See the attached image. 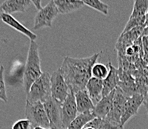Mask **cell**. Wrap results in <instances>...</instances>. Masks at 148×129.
Returning <instances> with one entry per match:
<instances>
[{
    "label": "cell",
    "instance_id": "1",
    "mask_svg": "<svg viewBox=\"0 0 148 129\" xmlns=\"http://www.w3.org/2000/svg\"><path fill=\"white\" fill-rule=\"evenodd\" d=\"M102 52L92 56L82 58L65 57L59 70L67 84L70 91L75 94L85 90L88 81L91 78V70Z\"/></svg>",
    "mask_w": 148,
    "mask_h": 129
},
{
    "label": "cell",
    "instance_id": "2",
    "mask_svg": "<svg viewBox=\"0 0 148 129\" xmlns=\"http://www.w3.org/2000/svg\"><path fill=\"white\" fill-rule=\"evenodd\" d=\"M42 73L38 46L34 40H31L23 75V86L26 94L29 93L33 83Z\"/></svg>",
    "mask_w": 148,
    "mask_h": 129
},
{
    "label": "cell",
    "instance_id": "3",
    "mask_svg": "<svg viewBox=\"0 0 148 129\" xmlns=\"http://www.w3.org/2000/svg\"><path fill=\"white\" fill-rule=\"evenodd\" d=\"M51 97V76L48 72H43L30 87L27 93L26 102L44 103Z\"/></svg>",
    "mask_w": 148,
    "mask_h": 129
},
{
    "label": "cell",
    "instance_id": "4",
    "mask_svg": "<svg viewBox=\"0 0 148 129\" xmlns=\"http://www.w3.org/2000/svg\"><path fill=\"white\" fill-rule=\"evenodd\" d=\"M25 116L32 124L33 127L50 128L49 121L47 117L44 106L41 102L29 103L25 107Z\"/></svg>",
    "mask_w": 148,
    "mask_h": 129
},
{
    "label": "cell",
    "instance_id": "5",
    "mask_svg": "<svg viewBox=\"0 0 148 129\" xmlns=\"http://www.w3.org/2000/svg\"><path fill=\"white\" fill-rule=\"evenodd\" d=\"M54 1H50L44 8L39 11L34 17L33 30H39L44 27L52 28L53 20L58 14Z\"/></svg>",
    "mask_w": 148,
    "mask_h": 129
},
{
    "label": "cell",
    "instance_id": "6",
    "mask_svg": "<svg viewBox=\"0 0 148 129\" xmlns=\"http://www.w3.org/2000/svg\"><path fill=\"white\" fill-rule=\"evenodd\" d=\"M70 93L67 84L59 69L51 75V97L58 102L63 103Z\"/></svg>",
    "mask_w": 148,
    "mask_h": 129
},
{
    "label": "cell",
    "instance_id": "7",
    "mask_svg": "<svg viewBox=\"0 0 148 129\" xmlns=\"http://www.w3.org/2000/svg\"><path fill=\"white\" fill-rule=\"evenodd\" d=\"M43 106L49 119L50 128L62 129V103L50 97L43 103Z\"/></svg>",
    "mask_w": 148,
    "mask_h": 129
},
{
    "label": "cell",
    "instance_id": "8",
    "mask_svg": "<svg viewBox=\"0 0 148 129\" xmlns=\"http://www.w3.org/2000/svg\"><path fill=\"white\" fill-rule=\"evenodd\" d=\"M129 98L130 97L121 88L117 87L114 90L112 108L106 119L117 123H121V118L123 113V107Z\"/></svg>",
    "mask_w": 148,
    "mask_h": 129
},
{
    "label": "cell",
    "instance_id": "9",
    "mask_svg": "<svg viewBox=\"0 0 148 129\" xmlns=\"http://www.w3.org/2000/svg\"><path fill=\"white\" fill-rule=\"evenodd\" d=\"M62 129H67L71 122L78 116L75 95L73 92L70 91L64 102L62 103Z\"/></svg>",
    "mask_w": 148,
    "mask_h": 129
},
{
    "label": "cell",
    "instance_id": "10",
    "mask_svg": "<svg viewBox=\"0 0 148 129\" xmlns=\"http://www.w3.org/2000/svg\"><path fill=\"white\" fill-rule=\"evenodd\" d=\"M144 102V96L136 93L130 97L123 107V113L121 118V124L122 126L128 122L130 119L138 113L140 106Z\"/></svg>",
    "mask_w": 148,
    "mask_h": 129
},
{
    "label": "cell",
    "instance_id": "11",
    "mask_svg": "<svg viewBox=\"0 0 148 129\" xmlns=\"http://www.w3.org/2000/svg\"><path fill=\"white\" fill-rule=\"evenodd\" d=\"M32 4L30 0H7L0 6V9L4 14L11 15L18 12H25Z\"/></svg>",
    "mask_w": 148,
    "mask_h": 129
},
{
    "label": "cell",
    "instance_id": "12",
    "mask_svg": "<svg viewBox=\"0 0 148 129\" xmlns=\"http://www.w3.org/2000/svg\"><path fill=\"white\" fill-rule=\"evenodd\" d=\"M108 66L109 69V72L107 77L104 80H103V97L106 96L113 90H115V88L118 86L120 81L119 76H118V70L112 66L111 61L108 62Z\"/></svg>",
    "mask_w": 148,
    "mask_h": 129
},
{
    "label": "cell",
    "instance_id": "13",
    "mask_svg": "<svg viewBox=\"0 0 148 129\" xmlns=\"http://www.w3.org/2000/svg\"><path fill=\"white\" fill-rule=\"evenodd\" d=\"M85 90L95 106L103 98V81L91 77L87 83Z\"/></svg>",
    "mask_w": 148,
    "mask_h": 129
},
{
    "label": "cell",
    "instance_id": "14",
    "mask_svg": "<svg viewBox=\"0 0 148 129\" xmlns=\"http://www.w3.org/2000/svg\"><path fill=\"white\" fill-rule=\"evenodd\" d=\"M0 20H2L3 23L7 24L8 26L13 28L14 29H15V30H16L19 32L24 34L27 38H29L30 40H34L35 41V40L38 38V36H37L36 34H34L32 31L28 29L27 28H25L23 24L20 23V22L17 21L11 15L2 13V14L0 15Z\"/></svg>",
    "mask_w": 148,
    "mask_h": 129
},
{
    "label": "cell",
    "instance_id": "15",
    "mask_svg": "<svg viewBox=\"0 0 148 129\" xmlns=\"http://www.w3.org/2000/svg\"><path fill=\"white\" fill-rule=\"evenodd\" d=\"M114 90L106 96L103 97L102 99L94 106L93 114L95 118L106 119L110 112L112 105V101L114 97Z\"/></svg>",
    "mask_w": 148,
    "mask_h": 129
},
{
    "label": "cell",
    "instance_id": "16",
    "mask_svg": "<svg viewBox=\"0 0 148 129\" xmlns=\"http://www.w3.org/2000/svg\"><path fill=\"white\" fill-rule=\"evenodd\" d=\"M75 99L79 113H84L87 112H93L94 109V104L90 99L86 90L78 91L75 94Z\"/></svg>",
    "mask_w": 148,
    "mask_h": 129
},
{
    "label": "cell",
    "instance_id": "17",
    "mask_svg": "<svg viewBox=\"0 0 148 129\" xmlns=\"http://www.w3.org/2000/svg\"><path fill=\"white\" fill-rule=\"evenodd\" d=\"M54 2L58 13L62 14H71L85 6L83 1L80 0H56Z\"/></svg>",
    "mask_w": 148,
    "mask_h": 129
},
{
    "label": "cell",
    "instance_id": "18",
    "mask_svg": "<svg viewBox=\"0 0 148 129\" xmlns=\"http://www.w3.org/2000/svg\"><path fill=\"white\" fill-rule=\"evenodd\" d=\"M95 119L93 112L79 113L77 117L73 120L67 129H82L87 124Z\"/></svg>",
    "mask_w": 148,
    "mask_h": 129
},
{
    "label": "cell",
    "instance_id": "19",
    "mask_svg": "<svg viewBox=\"0 0 148 129\" xmlns=\"http://www.w3.org/2000/svg\"><path fill=\"white\" fill-rule=\"evenodd\" d=\"M88 125L95 128L96 129H123L121 123L112 122L106 119L95 118L90 121Z\"/></svg>",
    "mask_w": 148,
    "mask_h": 129
},
{
    "label": "cell",
    "instance_id": "20",
    "mask_svg": "<svg viewBox=\"0 0 148 129\" xmlns=\"http://www.w3.org/2000/svg\"><path fill=\"white\" fill-rule=\"evenodd\" d=\"M148 11V0H136L130 19L145 16Z\"/></svg>",
    "mask_w": 148,
    "mask_h": 129
},
{
    "label": "cell",
    "instance_id": "21",
    "mask_svg": "<svg viewBox=\"0 0 148 129\" xmlns=\"http://www.w3.org/2000/svg\"><path fill=\"white\" fill-rule=\"evenodd\" d=\"M108 72H109V69L108 64L105 65L103 63H96L93 66L91 70V77L103 81L107 77Z\"/></svg>",
    "mask_w": 148,
    "mask_h": 129
},
{
    "label": "cell",
    "instance_id": "22",
    "mask_svg": "<svg viewBox=\"0 0 148 129\" xmlns=\"http://www.w3.org/2000/svg\"><path fill=\"white\" fill-rule=\"evenodd\" d=\"M132 75L136 84L148 87V70L146 69L134 70L132 72Z\"/></svg>",
    "mask_w": 148,
    "mask_h": 129
},
{
    "label": "cell",
    "instance_id": "23",
    "mask_svg": "<svg viewBox=\"0 0 148 129\" xmlns=\"http://www.w3.org/2000/svg\"><path fill=\"white\" fill-rule=\"evenodd\" d=\"M83 2L85 5H86L90 8H92L104 15L108 14V5L99 0H83Z\"/></svg>",
    "mask_w": 148,
    "mask_h": 129
},
{
    "label": "cell",
    "instance_id": "24",
    "mask_svg": "<svg viewBox=\"0 0 148 129\" xmlns=\"http://www.w3.org/2000/svg\"><path fill=\"white\" fill-rule=\"evenodd\" d=\"M145 25V16H141V17H136V18L129 19L127 25L125 26L124 30L123 31L122 34L127 33L130 30L135 29V28L139 27L141 25Z\"/></svg>",
    "mask_w": 148,
    "mask_h": 129
},
{
    "label": "cell",
    "instance_id": "25",
    "mask_svg": "<svg viewBox=\"0 0 148 129\" xmlns=\"http://www.w3.org/2000/svg\"><path fill=\"white\" fill-rule=\"evenodd\" d=\"M4 66L2 65L0 66V99L3 101L5 103L8 102V96L6 93L5 84L4 81Z\"/></svg>",
    "mask_w": 148,
    "mask_h": 129
},
{
    "label": "cell",
    "instance_id": "26",
    "mask_svg": "<svg viewBox=\"0 0 148 129\" xmlns=\"http://www.w3.org/2000/svg\"><path fill=\"white\" fill-rule=\"evenodd\" d=\"M32 124L27 119L17 120L12 126V129H32Z\"/></svg>",
    "mask_w": 148,
    "mask_h": 129
},
{
    "label": "cell",
    "instance_id": "27",
    "mask_svg": "<svg viewBox=\"0 0 148 129\" xmlns=\"http://www.w3.org/2000/svg\"><path fill=\"white\" fill-rule=\"evenodd\" d=\"M142 46L144 55H148V41L146 37H142Z\"/></svg>",
    "mask_w": 148,
    "mask_h": 129
},
{
    "label": "cell",
    "instance_id": "28",
    "mask_svg": "<svg viewBox=\"0 0 148 129\" xmlns=\"http://www.w3.org/2000/svg\"><path fill=\"white\" fill-rule=\"evenodd\" d=\"M32 4H34V6L36 7L37 10H38V11H40L43 8L41 7V1L40 0H32Z\"/></svg>",
    "mask_w": 148,
    "mask_h": 129
},
{
    "label": "cell",
    "instance_id": "29",
    "mask_svg": "<svg viewBox=\"0 0 148 129\" xmlns=\"http://www.w3.org/2000/svg\"><path fill=\"white\" fill-rule=\"evenodd\" d=\"M143 104H145V108L147 110V113L148 116V90L147 92V94L145 95V96L144 97V102H143Z\"/></svg>",
    "mask_w": 148,
    "mask_h": 129
},
{
    "label": "cell",
    "instance_id": "30",
    "mask_svg": "<svg viewBox=\"0 0 148 129\" xmlns=\"http://www.w3.org/2000/svg\"><path fill=\"white\" fill-rule=\"evenodd\" d=\"M145 25L148 26V11L145 15Z\"/></svg>",
    "mask_w": 148,
    "mask_h": 129
},
{
    "label": "cell",
    "instance_id": "31",
    "mask_svg": "<svg viewBox=\"0 0 148 129\" xmlns=\"http://www.w3.org/2000/svg\"><path fill=\"white\" fill-rule=\"evenodd\" d=\"M82 129H96V128H95L92 127V126H89V125H88V124H87L86 126H85V127H84Z\"/></svg>",
    "mask_w": 148,
    "mask_h": 129
},
{
    "label": "cell",
    "instance_id": "32",
    "mask_svg": "<svg viewBox=\"0 0 148 129\" xmlns=\"http://www.w3.org/2000/svg\"><path fill=\"white\" fill-rule=\"evenodd\" d=\"M34 129H52V128H41V127H34Z\"/></svg>",
    "mask_w": 148,
    "mask_h": 129
},
{
    "label": "cell",
    "instance_id": "33",
    "mask_svg": "<svg viewBox=\"0 0 148 129\" xmlns=\"http://www.w3.org/2000/svg\"><path fill=\"white\" fill-rule=\"evenodd\" d=\"M145 69H146V70H148V66H146V67H145Z\"/></svg>",
    "mask_w": 148,
    "mask_h": 129
},
{
    "label": "cell",
    "instance_id": "34",
    "mask_svg": "<svg viewBox=\"0 0 148 129\" xmlns=\"http://www.w3.org/2000/svg\"><path fill=\"white\" fill-rule=\"evenodd\" d=\"M2 14V11H1V9H0V15Z\"/></svg>",
    "mask_w": 148,
    "mask_h": 129
},
{
    "label": "cell",
    "instance_id": "35",
    "mask_svg": "<svg viewBox=\"0 0 148 129\" xmlns=\"http://www.w3.org/2000/svg\"><path fill=\"white\" fill-rule=\"evenodd\" d=\"M146 38H147V41H148V36H147Z\"/></svg>",
    "mask_w": 148,
    "mask_h": 129
}]
</instances>
